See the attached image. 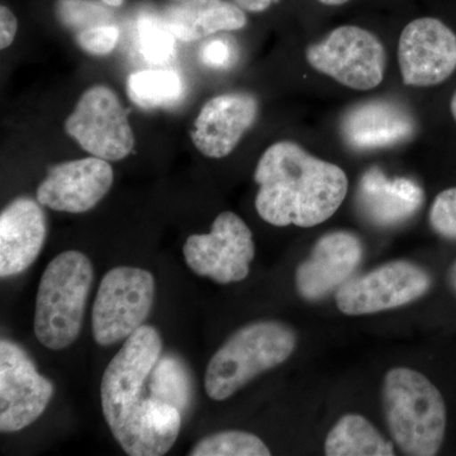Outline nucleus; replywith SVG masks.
Listing matches in <instances>:
<instances>
[{
    "label": "nucleus",
    "instance_id": "nucleus-1",
    "mask_svg": "<svg viewBox=\"0 0 456 456\" xmlns=\"http://www.w3.org/2000/svg\"><path fill=\"white\" fill-rule=\"evenodd\" d=\"M255 207L273 226L314 227L340 208L349 189L345 171L289 141L270 146L255 170Z\"/></svg>",
    "mask_w": 456,
    "mask_h": 456
},
{
    "label": "nucleus",
    "instance_id": "nucleus-2",
    "mask_svg": "<svg viewBox=\"0 0 456 456\" xmlns=\"http://www.w3.org/2000/svg\"><path fill=\"white\" fill-rule=\"evenodd\" d=\"M384 417L393 440L404 455H436L446 431L443 395L424 374L393 368L383 380Z\"/></svg>",
    "mask_w": 456,
    "mask_h": 456
},
{
    "label": "nucleus",
    "instance_id": "nucleus-3",
    "mask_svg": "<svg viewBox=\"0 0 456 456\" xmlns=\"http://www.w3.org/2000/svg\"><path fill=\"white\" fill-rule=\"evenodd\" d=\"M296 331L279 321H257L233 332L207 365L204 388L224 401L257 375L283 364L297 347Z\"/></svg>",
    "mask_w": 456,
    "mask_h": 456
},
{
    "label": "nucleus",
    "instance_id": "nucleus-4",
    "mask_svg": "<svg viewBox=\"0 0 456 456\" xmlns=\"http://www.w3.org/2000/svg\"><path fill=\"white\" fill-rule=\"evenodd\" d=\"M94 269L89 257L69 250L50 261L36 298L35 335L50 350H64L82 331Z\"/></svg>",
    "mask_w": 456,
    "mask_h": 456
},
{
    "label": "nucleus",
    "instance_id": "nucleus-5",
    "mask_svg": "<svg viewBox=\"0 0 456 456\" xmlns=\"http://www.w3.org/2000/svg\"><path fill=\"white\" fill-rule=\"evenodd\" d=\"M155 278L145 269L118 266L104 275L93 305L94 340L110 346L137 331L151 312Z\"/></svg>",
    "mask_w": 456,
    "mask_h": 456
},
{
    "label": "nucleus",
    "instance_id": "nucleus-6",
    "mask_svg": "<svg viewBox=\"0 0 456 456\" xmlns=\"http://www.w3.org/2000/svg\"><path fill=\"white\" fill-rule=\"evenodd\" d=\"M163 353V338L155 327L143 325L110 360L101 386L102 408L110 430L114 432L134 404L142 399L147 378Z\"/></svg>",
    "mask_w": 456,
    "mask_h": 456
},
{
    "label": "nucleus",
    "instance_id": "nucleus-7",
    "mask_svg": "<svg viewBox=\"0 0 456 456\" xmlns=\"http://www.w3.org/2000/svg\"><path fill=\"white\" fill-rule=\"evenodd\" d=\"M431 284L430 274L417 264L389 261L338 288L336 305L346 316L395 310L424 297Z\"/></svg>",
    "mask_w": 456,
    "mask_h": 456
},
{
    "label": "nucleus",
    "instance_id": "nucleus-8",
    "mask_svg": "<svg viewBox=\"0 0 456 456\" xmlns=\"http://www.w3.org/2000/svg\"><path fill=\"white\" fill-rule=\"evenodd\" d=\"M312 68L356 90L382 83L386 53L377 36L355 26H342L307 50Z\"/></svg>",
    "mask_w": 456,
    "mask_h": 456
},
{
    "label": "nucleus",
    "instance_id": "nucleus-9",
    "mask_svg": "<svg viewBox=\"0 0 456 456\" xmlns=\"http://www.w3.org/2000/svg\"><path fill=\"white\" fill-rule=\"evenodd\" d=\"M183 253L189 268L200 277L220 284L237 283L250 274L253 233L241 217L224 212L216 217L211 232L189 236Z\"/></svg>",
    "mask_w": 456,
    "mask_h": 456
},
{
    "label": "nucleus",
    "instance_id": "nucleus-10",
    "mask_svg": "<svg viewBox=\"0 0 456 456\" xmlns=\"http://www.w3.org/2000/svg\"><path fill=\"white\" fill-rule=\"evenodd\" d=\"M65 130L86 152L107 161L127 158L134 146L127 112L113 90L104 86L84 93L66 119Z\"/></svg>",
    "mask_w": 456,
    "mask_h": 456
},
{
    "label": "nucleus",
    "instance_id": "nucleus-11",
    "mask_svg": "<svg viewBox=\"0 0 456 456\" xmlns=\"http://www.w3.org/2000/svg\"><path fill=\"white\" fill-rule=\"evenodd\" d=\"M53 384L42 377L20 345L0 341V430L17 432L40 419L53 398Z\"/></svg>",
    "mask_w": 456,
    "mask_h": 456
},
{
    "label": "nucleus",
    "instance_id": "nucleus-12",
    "mask_svg": "<svg viewBox=\"0 0 456 456\" xmlns=\"http://www.w3.org/2000/svg\"><path fill=\"white\" fill-rule=\"evenodd\" d=\"M398 60L407 86H437L455 71L456 35L435 18L413 20L399 38Z\"/></svg>",
    "mask_w": 456,
    "mask_h": 456
},
{
    "label": "nucleus",
    "instance_id": "nucleus-13",
    "mask_svg": "<svg viewBox=\"0 0 456 456\" xmlns=\"http://www.w3.org/2000/svg\"><path fill=\"white\" fill-rule=\"evenodd\" d=\"M364 256V246L355 233L334 231L317 240L310 256L296 272L297 292L305 301L326 298L350 281Z\"/></svg>",
    "mask_w": 456,
    "mask_h": 456
},
{
    "label": "nucleus",
    "instance_id": "nucleus-14",
    "mask_svg": "<svg viewBox=\"0 0 456 456\" xmlns=\"http://www.w3.org/2000/svg\"><path fill=\"white\" fill-rule=\"evenodd\" d=\"M113 179L112 167L103 159L66 161L51 167L37 189V200L57 212H88L107 196Z\"/></svg>",
    "mask_w": 456,
    "mask_h": 456
},
{
    "label": "nucleus",
    "instance_id": "nucleus-15",
    "mask_svg": "<svg viewBox=\"0 0 456 456\" xmlns=\"http://www.w3.org/2000/svg\"><path fill=\"white\" fill-rule=\"evenodd\" d=\"M257 101L246 93L218 95L198 114L191 140L207 158L221 159L239 145L257 117Z\"/></svg>",
    "mask_w": 456,
    "mask_h": 456
},
{
    "label": "nucleus",
    "instance_id": "nucleus-16",
    "mask_svg": "<svg viewBox=\"0 0 456 456\" xmlns=\"http://www.w3.org/2000/svg\"><path fill=\"white\" fill-rule=\"evenodd\" d=\"M42 204L20 197L0 215V277L20 274L35 263L44 248L47 222Z\"/></svg>",
    "mask_w": 456,
    "mask_h": 456
},
{
    "label": "nucleus",
    "instance_id": "nucleus-17",
    "mask_svg": "<svg viewBox=\"0 0 456 456\" xmlns=\"http://www.w3.org/2000/svg\"><path fill=\"white\" fill-rule=\"evenodd\" d=\"M182 428V412L158 399L143 397L113 432L123 452L131 456H161L173 448Z\"/></svg>",
    "mask_w": 456,
    "mask_h": 456
},
{
    "label": "nucleus",
    "instance_id": "nucleus-18",
    "mask_svg": "<svg viewBox=\"0 0 456 456\" xmlns=\"http://www.w3.org/2000/svg\"><path fill=\"white\" fill-rule=\"evenodd\" d=\"M415 119L406 108L389 101H373L351 108L341 122L342 137L356 150L384 149L410 140Z\"/></svg>",
    "mask_w": 456,
    "mask_h": 456
},
{
    "label": "nucleus",
    "instance_id": "nucleus-19",
    "mask_svg": "<svg viewBox=\"0 0 456 456\" xmlns=\"http://www.w3.org/2000/svg\"><path fill=\"white\" fill-rule=\"evenodd\" d=\"M356 200L369 221L378 226H395L419 211L424 191L413 180L388 179L382 170L371 167L360 179Z\"/></svg>",
    "mask_w": 456,
    "mask_h": 456
},
{
    "label": "nucleus",
    "instance_id": "nucleus-20",
    "mask_svg": "<svg viewBox=\"0 0 456 456\" xmlns=\"http://www.w3.org/2000/svg\"><path fill=\"white\" fill-rule=\"evenodd\" d=\"M182 42H196L218 32L237 31L246 26L244 11L227 0H176L160 14Z\"/></svg>",
    "mask_w": 456,
    "mask_h": 456
},
{
    "label": "nucleus",
    "instance_id": "nucleus-21",
    "mask_svg": "<svg viewBox=\"0 0 456 456\" xmlns=\"http://www.w3.org/2000/svg\"><path fill=\"white\" fill-rule=\"evenodd\" d=\"M327 456H391L395 446L365 417L342 416L326 437Z\"/></svg>",
    "mask_w": 456,
    "mask_h": 456
},
{
    "label": "nucleus",
    "instance_id": "nucleus-22",
    "mask_svg": "<svg viewBox=\"0 0 456 456\" xmlns=\"http://www.w3.org/2000/svg\"><path fill=\"white\" fill-rule=\"evenodd\" d=\"M151 397L187 412L194 397L193 378L179 356L161 355L151 371L150 379Z\"/></svg>",
    "mask_w": 456,
    "mask_h": 456
},
{
    "label": "nucleus",
    "instance_id": "nucleus-23",
    "mask_svg": "<svg viewBox=\"0 0 456 456\" xmlns=\"http://www.w3.org/2000/svg\"><path fill=\"white\" fill-rule=\"evenodd\" d=\"M128 97L143 110L170 107L184 94V83L176 71L167 69L137 71L127 80Z\"/></svg>",
    "mask_w": 456,
    "mask_h": 456
},
{
    "label": "nucleus",
    "instance_id": "nucleus-24",
    "mask_svg": "<svg viewBox=\"0 0 456 456\" xmlns=\"http://www.w3.org/2000/svg\"><path fill=\"white\" fill-rule=\"evenodd\" d=\"M175 36L159 14L143 13L137 18V50L146 61L165 64L175 53Z\"/></svg>",
    "mask_w": 456,
    "mask_h": 456
},
{
    "label": "nucleus",
    "instance_id": "nucleus-25",
    "mask_svg": "<svg viewBox=\"0 0 456 456\" xmlns=\"http://www.w3.org/2000/svg\"><path fill=\"white\" fill-rule=\"evenodd\" d=\"M191 456H269L268 446L256 435L224 431L209 435L191 448Z\"/></svg>",
    "mask_w": 456,
    "mask_h": 456
},
{
    "label": "nucleus",
    "instance_id": "nucleus-26",
    "mask_svg": "<svg viewBox=\"0 0 456 456\" xmlns=\"http://www.w3.org/2000/svg\"><path fill=\"white\" fill-rule=\"evenodd\" d=\"M108 7L93 0H57L56 17L66 28L79 33L93 27L112 25L113 12Z\"/></svg>",
    "mask_w": 456,
    "mask_h": 456
},
{
    "label": "nucleus",
    "instance_id": "nucleus-27",
    "mask_svg": "<svg viewBox=\"0 0 456 456\" xmlns=\"http://www.w3.org/2000/svg\"><path fill=\"white\" fill-rule=\"evenodd\" d=\"M430 224L440 236L456 240V188L446 189L435 198Z\"/></svg>",
    "mask_w": 456,
    "mask_h": 456
},
{
    "label": "nucleus",
    "instance_id": "nucleus-28",
    "mask_svg": "<svg viewBox=\"0 0 456 456\" xmlns=\"http://www.w3.org/2000/svg\"><path fill=\"white\" fill-rule=\"evenodd\" d=\"M77 46L89 55L104 56L116 49L119 40V28L116 23L93 27L75 33Z\"/></svg>",
    "mask_w": 456,
    "mask_h": 456
},
{
    "label": "nucleus",
    "instance_id": "nucleus-29",
    "mask_svg": "<svg viewBox=\"0 0 456 456\" xmlns=\"http://www.w3.org/2000/svg\"><path fill=\"white\" fill-rule=\"evenodd\" d=\"M198 57L207 68L216 69V70L231 68L237 60L235 41L230 37L211 38L200 47Z\"/></svg>",
    "mask_w": 456,
    "mask_h": 456
},
{
    "label": "nucleus",
    "instance_id": "nucleus-30",
    "mask_svg": "<svg viewBox=\"0 0 456 456\" xmlns=\"http://www.w3.org/2000/svg\"><path fill=\"white\" fill-rule=\"evenodd\" d=\"M17 33V18L11 9L2 5L0 8V47L2 50L11 46Z\"/></svg>",
    "mask_w": 456,
    "mask_h": 456
},
{
    "label": "nucleus",
    "instance_id": "nucleus-31",
    "mask_svg": "<svg viewBox=\"0 0 456 456\" xmlns=\"http://www.w3.org/2000/svg\"><path fill=\"white\" fill-rule=\"evenodd\" d=\"M233 2H235V4L239 5L242 11L257 13V12L266 11L270 5L278 3L279 0H233Z\"/></svg>",
    "mask_w": 456,
    "mask_h": 456
},
{
    "label": "nucleus",
    "instance_id": "nucleus-32",
    "mask_svg": "<svg viewBox=\"0 0 456 456\" xmlns=\"http://www.w3.org/2000/svg\"><path fill=\"white\" fill-rule=\"evenodd\" d=\"M449 281L450 284H452V290H454L456 294V260L455 263L452 264V269H450Z\"/></svg>",
    "mask_w": 456,
    "mask_h": 456
},
{
    "label": "nucleus",
    "instance_id": "nucleus-33",
    "mask_svg": "<svg viewBox=\"0 0 456 456\" xmlns=\"http://www.w3.org/2000/svg\"><path fill=\"white\" fill-rule=\"evenodd\" d=\"M104 4L110 5V8L121 7L125 0H101Z\"/></svg>",
    "mask_w": 456,
    "mask_h": 456
},
{
    "label": "nucleus",
    "instance_id": "nucleus-34",
    "mask_svg": "<svg viewBox=\"0 0 456 456\" xmlns=\"http://www.w3.org/2000/svg\"><path fill=\"white\" fill-rule=\"evenodd\" d=\"M320 2L326 5H341L349 2V0H320Z\"/></svg>",
    "mask_w": 456,
    "mask_h": 456
},
{
    "label": "nucleus",
    "instance_id": "nucleus-35",
    "mask_svg": "<svg viewBox=\"0 0 456 456\" xmlns=\"http://www.w3.org/2000/svg\"><path fill=\"white\" fill-rule=\"evenodd\" d=\"M450 108H452V117H454V119L456 121V92L454 94V97L452 99V104H450Z\"/></svg>",
    "mask_w": 456,
    "mask_h": 456
}]
</instances>
